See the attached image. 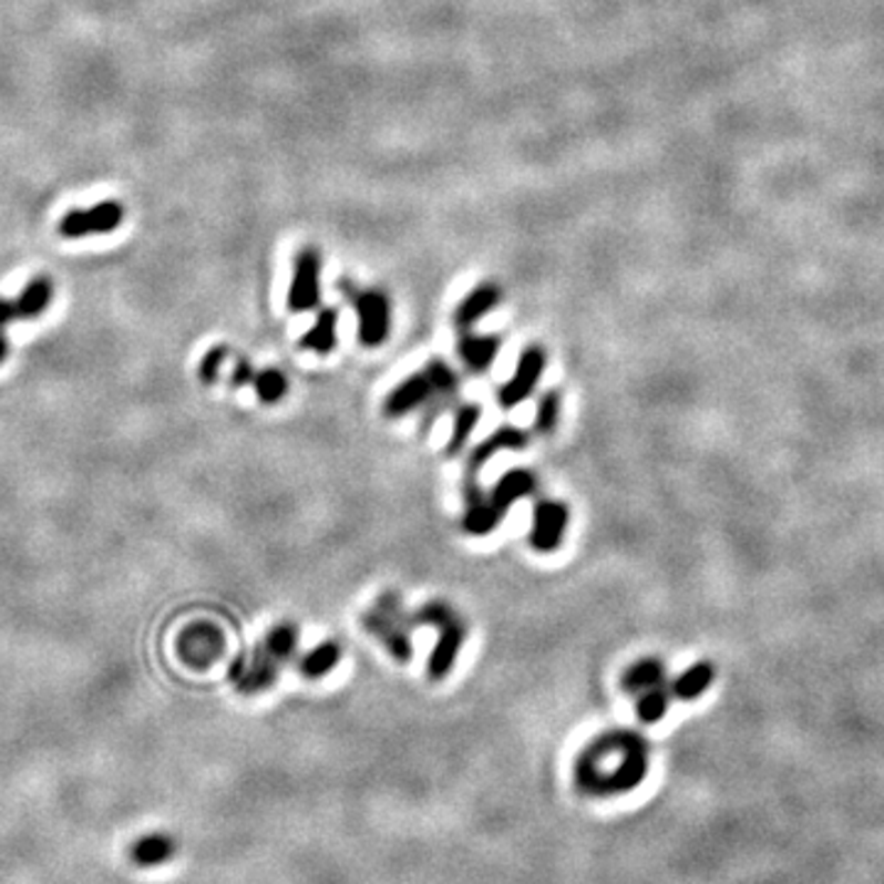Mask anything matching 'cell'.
Listing matches in <instances>:
<instances>
[{"label": "cell", "mask_w": 884, "mask_h": 884, "mask_svg": "<svg viewBox=\"0 0 884 884\" xmlns=\"http://www.w3.org/2000/svg\"><path fill=\"white\" fill-rule=\"evenodd\" d=\"M649 762V744L639 732L609 730L587 742L575 759V784L589 796H619L639 789Z\"/></svg>", "instance_id": "obj_1"}, {"label": "cell", "mask_w": 884, "mask_h": 884, "mask_svg": "<svg viewBox=\"0 0 884 884\" xmlns=\"http://www.w3.org/2000/svg\"><path fill=\"white\" fill-rule=\"evenodd\" d=\"M347 298L359 315V342L364 347H381L391 332V302L383 290H357L342 282Z\"/></svg>", "instance_id": "obj_2"}, {"label": "cell", "mask_w": 884, "mask_h": 884, "mask_svg": "<svg viewBox=\"0 0 884 884\" xmlns=\"http://www.w3.org/2000/svg\"><path fill=\"white\" fill-rule=\"evenodd\" d=\"M282 661H278L274 654H270L264 641L256 644L248 654H239L229 666V681L234 688L244 696H256L266 693V690L278 681Z\"/></svg>", "instance_id": "obj_3"}, {"label": "cell", "mask_w": 884, "mask_h": 884, "mask_svg": "<svg viewBox=\"0 0 884 884\" xmlns=\"http://www.w3.org/2000/svg\"><path fill=\"white\" fill-rule=\"evenodd\" d=\"M543 371H546V349L538 345H528L521 351L514 377L498 389V405L512 411V408L528 401L538 389Z\"/></svg>", "instance_id": "obj_4"}, {"label": "cell", "mask_w": 884, "mask_h": 884, "mask_svg": "<svg viewBox=\"0 0 884 884\" xmlns=\"http://www.w3.org/2000/svg\"><path fill=\"white\" fill-rule=\"evenodd\" d=\"M571 524V508L558 498H541L534 506V521L528 531V546L536 553H555L563 546L565 531Z\"/></svg>", "instance_id": "obj_5"}, {"label": "cell", "mask_w": 884, "mask_h": 884, "mask_svg": "<svg viewBox=\"0 0 884 884\" xmlns=\"http://www.w3.org/2000/svg\"><path fill=\"white\" fill-rule=\"evenodd\" d=\"M320 280H322V258L315 248H302L295 256L292 280L288 290V310L308 312L320 305Z\"/></svg>", "instance_id": "obj_6"}, {"label": "cell", "mask_w": 884, "mask_h": 884, "mask_svg": "<svg viewBox=\"0 0 884 884\" xmlns=\"http://www.w3.org/2000/svg\"><path fill=\"white\" fill-rule=\"evenodd\" d=\"M123 204L121 202H101L92 209H70L60 219V232L64 239H84L89 234H111L123 224Z\"/></svg>", "instance_id": "obj_7"}, {"label": "cell", "mask_w": 884, "mask_h": 884, "mask_svg": "<svg viewBox=\"0 0 884 884\" xmlns=\"http://www.w3.org/2000/svg\"><path fill=\"white\" fill-rule=\"evenodd\" d=\"M464 637H467V627H464V621L458 615L448 619L442 627H438L435 649L428 659L430 681H445V678L452 674V668H455L460 659Z\"/></svg>", "instance_id": "obj_8"}, {"label": "cell", "mask_w": 884, "mask_h": 884, "mask_svg": "<svg viewBox=\"0 0 884 884\" xmlns=\"http://www.w3.org/2000/svg\"><path fill=\"white\" fill-rule=\"evenodd\" d=\"M361 625H364L371 637H377L383 646H387V651L395 661L408 664L413 659V641L408 637V629L401 619H395L387 615V611L373 607L361 617Z\"/></svg>", "instance_id": "obj_9"}, {"label": "cell", "mask_w": 884, "mask_h": 884, "mask_svg": "<svg viewBox=\"0 0 884 884\" xmlns=\"http://www.w3.org/2000/svg\"><path fill=\"white\" fill-rule=\"evenodd\" d=\"M179 656H183L185 664L207 668L214 664L224 651V637L219 629H214L212 625H195L189 627L183 637H179Z\"/></svg>", "instance_id": "obj_10"}, {"label": "cell", "mask_w": 884, "mask_h": 884, "mask_svg": "<svg viewBox=\"0 0 884 884\" xmlns=\"http://www.w3.org/2000/svg\"><path fill=\"white\" fill-rule=\"evenodd\" d=\"M433 399V387L425 377V371L411 373V377L403 379L399 387H393L383 401V415L387 418H403L408 413H413L415 408H421L430 403Z\"/></svg>", "instance_id": "obj_11"}, {"label": "cell", "mask_w": 884, "mask_h": 884, "mask_svg": "<svg viewBox=\"0 0 884 884\" xmlns=\"http://www.w3.org/2000/svg\"><path fill=\"white\" fill-rule=\"evenodd\" d=\"M467 512L462 516V531L467 536H490L496 531V526L502 524L504 514L490 502V496H482L477 484L467 482Z\"/></svg>", "instance_id": "obj_12"}, {"label": "cell", "mask_w": 884, "mask_h": 884, "mask_svg": "<svg viewBox=\"0 0 884 884\" xmlns=\"http://www.w3.org/2000/svg\"><path fill=\"white\" fill-rule=\"evenodd\" d=\"M177 841L169 833H147L138 841H133L129 847V863L141 870H153L169 863L177 855Z\"/></svg>", "instance_id": "obj_13"}, {"label": "cell", "mask_w": 884, "mask_h": 884, "mask_svg": "<svg viewBox=\"0 0 884 884\" xmlns=\"http://www.w3.org/2000/svg\"><path fill=\"white\" fill-rule=\"evenodd\" d=\"M531 435L524 428L518 425H502L496 428L490 438H484L477 448L472 450L470 455V472L480 470L484 462H490L498 452H512V450H524L528 445ZM477 474V472H474Z\"/></svg>", "instance_id": "obj_14"}, {"label": "cell", "mask_w": 884, "mask_h": 884, "mask_svg": "<svg viewBox=\"0 0 884 884\" xmlns=\"http://www.w3.org/2000/svg\"><path fill=\"white\" fill-rule=\"evenodd\" d=\"M536 492V474L526 467H514L504 472L498 482L492 486L490 502L498 508V512L506 514V508H512L518 504L521 498H526Z\"/></svg>", "instance_id": "obj_15"}, {"label": "cell", "mask_w": 884, "mask_h": 884, "mask_svg": "<svg viewBox=\"0 0 884 884\" xmlns=\"http://www.w3.org/2000/svg\"><path fill=\"white\" fill-rule=\"evenodd\" d=\"M498 349H502V339L498 337L474 335L470 330H464L458 342V354L462 359V364L472 373H484L490 369L498 357Z\"/></svg>", "instance_id": "obj_16"}, {"label": "cell", "mask_w": 884, "mask_h": 884, "mask_svg": "<svg viewBox=\"0 0 884 884\" xmlns=\"http://www.w3.org/2000/svg\"><path fill=\"white\" fill-rule=\"evenodd\" d=\"M498 302H502V288L494 286V282H484V286H477L472 292L464 295V300L458 305L452 320L464 332L472 325H477L486 312H492Z\"/></svg>", "instance_id": "obj_17"}, {"label": "cell", "mask_w": 884, "mask_h": 884, "mask_svg": "<svg viewBox=\"0 0 884 884\" xmlns=\"http://www.w3.org/2000/svg\"><path fill=\"white\" fill-rule=\"evenodd\" d=\"M666 678V666L656 656H646V659L634 661L625 668V674L619 678V686L625 693H644V690L661 686Z\"/></svg>", "instance_id": "obj_18"}, {"label": "cell", "mask_w": 884, "mask_h": 884, "mask_svg": "<svg viewBox=\"0 0 884 884\" xmlns=\"http://www.w3.org/2000/svg\"><path fill=\"white\" fill-rule=\"evenodd\" d=\"M337 325H339V310L337 308H322L317 312L315 322L308 332L302 335L300 347L315 351V354H330L337 347Z\"/></svg>", "instance_id": "obj_19"}, {"label": "cell", "mask_w": 884, "mask_h": 884, "mask_svg": "<svg viewBox=\"0 0 884 884\" xmlns=\"http://www.w3.org/2000/svg\"><path fill=\"white\" fill-rule=\"evenodd\" d=\"M712 681H716V666L710 661H698L674 678L671 693L678 700H696L706 693Z\"/></svg>", "instance_id": "obj_20"}, {"label": "cell", "mask_w": 884, "mask_h": 884, "mask_svg": "<svg viewBox=\"0 0 884 884\" xmlns=\"http://www.w3.org/2000/svg\"><path fill=\"white\" fill-rule=\"evenodd\" d=\"M52 298H54L52 280L44 278V276L32 278L16 298L20 320H38V317L50 308Z\"/></svg>", "instance_id": "obj_21"}, {"label": "cell", "mask_w": 884, "mask_h": 884, "mask_svg": "<svg viewBox=\"0 0 884 884\" xmlns=\"http://www.w3.org/2000/svg\"><path fill=\"white\" fill-rule=\"evenodd\" d=\"M339 661H342V646L337 641H322L302 656L300 674L310 681H317V678L330 676Z\"/></svg>", "instance_id": "obj_22"}, {"label": "cell", "mask_w": 884, "mask_h": 884, "mask_svg": "<svg viewBox=\"0 0 884 884\" xmlns=\"http://www.w3.org/2000/svg\"><path fill=\"white\" fill-rule=\"evenodd\" d=\"M482 421V405L480 403H462L455 411V421H452V433L448 440V455H460L472 438L474 428Z\"/></svg>", "instance_id": "obj_23"}, {"label": "cell", "mask_w": 884, "mask_h": 884, "mask_svg": "<svg viewBox=\"0 0 884 884\" xmlns=\"http://www.w3.org/2000/svg\"><path fill=\"white\" fill-rule=\"evenodd\" d=\"M671 700H674L671 686H666V683L644 690V693H639V698H637V718L644 724H654V722L664 720L668 708H671Z\"/></svg>", "instance_id": "obj_24"}, {"label": "cell", "mask_w": 884, "mask_h": 884, "mask_svg": "<svg viewBox=\"0 0 884 884\" xmlns=\"http://www.w3.org/2000/svg\"><path fill=\"white\" fill-rule=\"evenodd\" d=\"M251 387L256 391V399L266 405H276L282 399H286L288 393V379L286 373L280 369H260L254 373V381Z\"/></svg>", "instance_id": "obj_25"}, {"label": "cell", "mask_w": 884, "mask_h": 884, "mask_svg": "<svg viewBox=\"0 0 884 884\" xmlns=\"http://www.w3.org/2000/svg\"><path fill=\"white\" fill-rule=\"evenodd\" d=\"M425 377L430 381V387H433V399L430 401H452L458 395L460 389V379L458 373L452 371L445 361L442 359H430L428 367L423 369Z\"/></svg>", "instance_id": "obj_26"}, {"label": "cell", "mask_w": 884, "mask_h": 884, "mask_svg": "<svg viewBox=\"0 0 884 884\" xmlns=\"http://www.w3.org/2000/svg\"><path fill=\"white\" fill-rule=\"evenodd\" d=\"M298 639H300V631L295 625H288V621H282V625H276L270 629L266 637H264V646L266 649L276 656L278 661H290L295 649H298Z\"/></svg>", "instance_id": "obj_27"}, {"label": "cell", "mask_w": 884, "mask_h": 884, "mask_svg": "<svg viewBox=\"0 0 884 884\" xmlns=\"http://www.w3.org/2000/svg\"><path fill=\"white\" fill-rule=\"evenodd\" d=\"M561 423V393L551 389L541 395L538 408H536V421L534 428L538 435H553L555 428Z\"/></svg>", "instance_id": "obj_28"}, {"label": "cell", "mask_w": 884, "mask_h": 884, "mask_svg": "<svg viewBox=\"0 0 884 884\" xmlns=\"http://www.w3.org/2000/svg\"><path fill=\"white\" fill-rule=\"evenodd\" d=\"M455 617L450 605L445 603H428L421 609H415L413 615H405V627L408 625H425V627H442L448 619Z\"/></svg>", "instance_id": "obj_29"}, {"label": "cell", "mask_w": 884, "mask_h": 884, "mask_svg": "<svg viewBox=\"0 0 884 884\" xmlns=\"http://www.w3.org/2000/svg\"><path fill=\"white\" fill-rule=\"evenodd\" d=\"M226 357H229V347H212L207 354L199 359V367H197V377L204 383V387H214V383L219 381V371L224 367Z\"/></svg>", "instance_id": "obj_30"}, {"label": "cell", "mask_w": 884, "mask_h": 884, "mask_svg": "<svg viewBox=\"0 0 884 884\" xmlns=\"http://www.w3.org/2000/svg\"><path fill=\"white\" fill-rule=\"evenodd\" d=\"M254 373H256V369L251 367V361L244 359V357H239V359H236L234 369H232L229 387H232V389H244V387H248V383L254 381Z\"/></svg>", "instance_id": "obj_31"}, {"label": "cell", "mask_w": 884, "mask_h": 884, "mask_svg": "<svg viewBox=\"0 0 884 884\" xmlns=\"http://www.w3.org/2000/svg\"><path fill=\"white\" fill-rule=\"evenodd\" d=\"M18 320H20V312H18L16 300L0 298V330H6L10 322H18Z\"/></svg>", "instance_id": "obj_32"}, {"label": "cell", "mask_w": 884, "mask_h": 884, "mask_svg": "<svg viewBox=\"0 0 884 884\" xmlns=\"http://www.w3.org/2000/svg\"><path fill=\"white\" fill-rule=\"evenodd\" d=\"M8 351H10V345H8V337H6V330H0V364H6V359H8Z\"/></svg>", "instance_id": "obj_33"}]
</instances>
